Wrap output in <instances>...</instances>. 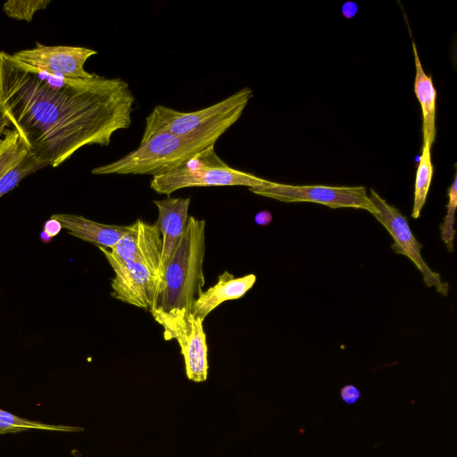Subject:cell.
Masks as SVG:
<instances>
[{
	"mask_svg": "<svg viewBox=\"0 0 457 457\" xmlns=\"http://www.w3.org/2000/svg\"><path fill=\"white\" fill-rule=\"evenodd\" d=\"M27 430H47L56 432H79L82 428L47 424L30 420L0 409V435Z\"/></svg>",
	"mask_w": 457,
	"mask_h": 457,
	"instance_id": "e0dca14e",
	"label": "cell"
},
{
	"mask_svg": "<svg viewBox=\"0 0 457 457\" xmlns=\"http://www.w3.org/2000/svg\"><path fill=\"white\" fill-rule=\"evenodd\" d=\"M114 271L111 295L123 303L151 311L159 278L145 265L124 260L110 249L98 246Z\"/></svg>",
	"mask_w": 457,
	"mask_h": 457,
	"instance_id": "9c48e42d",
	"label": "cell"
},
{
	"mask_svg": "<svg viewBox=\"0 0 457 457\" xmlns=\"http://www.w3.org/2000/svg\"><path fill=\"white\" fill-rule=\"evenodd\" d=\"M44 168L29 151L0 179V198L12 191L28 175Z\"/></svg>",
	"mask_w": 457,
	"mask_h": 457,
	"instance_id": "d6986e66",
	"label": "cell"
},
{
	"mask_svg": "<svg viewBox=\"0 0 457 457\" xmlns=\"http://www.w3.org/2000/svg\"><path fill=\"white\" fill-rule=\"evenodd\" d=\"M39 238L43 243L48 244L53 241V237L47 235L44 230L39 234Z\"/></svg>",
	"mask_w": 457,
	"mask_h": 457,
	"instance_id": "4316f807",
	"label": "cell"
},
{
	"mask_svg": "<svg viewBox=\"0 0 457 457\" xmlns=\"http://www.w3.org/2000/svg\"><path fill=\"white\" fill-rule=\"evenodd\" d=\"M111 251L124 260L145 265L160 281L162 237L155 223L137 219L129 225L127 232Z\"/></svg>",
	"mask_w": 457,
	"mask_h": 457,
	"instance_id": "8fae6325",
	"label": "cell"
},
{
	"mask_svg": "<svg viewBox=\"0 0 457 457\" xmlns=\"http://www.w3.org/2000/svg\"><path fill=\"white\" fill-rule=\"evenodd\" d=\"M249 190L253 194L284 203L309 202L333 209H362L371 214L376 212L364 187L297 186L270 181L265 186Z\"/></svg>",
	"mask_w": 457,
	"mask_h": 457,
	"instance_id": "8992f818",
	"label": "cell"
},
{
	"mask_svg": "<svg viewBox=\"0 0 457 457\" xmlns=\"http://www.w3.org/2000/svg\"><path fill=\"white\" fill-rule=\"evenodd\" d=\"M412 52L415 64L413 89L421 108L423 144L431 147L436 135V112L437 94L431 76L427 75L424 71L414 42H412Z\"/></svg>",
	"mask_w": 457,
	"mask_h": 457,
	"instance_id": "9a60e30c",
	"label": "cell"
},
{
	"mask_svg": "<svg viewBox=\"0 0 457 457\" xmlns=\"http://www.w3.org/2000/svg\"><path fill=\"white\" fill-rule=\"evenodd\" d=\"M50 3L51 0H9L4 4L3 10L12 19L30 22L34 14Z\"/></svg>",
	"mask_w": 457,
	"mask_h": 457,
	"instance_id": "44dd1931",
	"label": "cell"
},
{
	"mask_svg": "<svg viewBox=\"0 0 457 457\" xmlns=\"http://www.w3.org/2000/svg\"><path fill=\"white\" fill-rule=\"evenodd\" d=\"M154 204L158 209V219L155 224L162 237L161 266L162 270L164 264L170 258L186 229L189 217L188 208L190 197H168L163 200H154Z\"/></svg>",
	"mask_w": 457,
	"mask_h": 457,
	"instance_id": "7c38bea8",
	"label": "cell"
},
{
	"mask_svg": "<svg viewBox=\"0 0 457 457\" xmlns=\"http://www.w3.org/2000/svg\"><path fill=\"white\" fill-rule=\"evenodd\" d=\"M370 198L376 209L372 215L388 231L394 240L391 245L392 250L411 261L422 274L427 287H433L436 292L446 296L449 285L443 281L440 275L432 270L425 262L420 253L422 245L414 237L407 218L372 188L370 189Z\"/></svg>",
	"mask_w": 457,
	"mask_h": 457,
	"instance_id": "52a82bcc",
	"label": "cell"
},
{
	"mask_svg": "<svg viewBox=\"0 0 457 457\" xmlns=\"http://www.w3.org/2000/svg\"><path fill=\"white\" fill-rule=\"evenodd\" d=\"M97 52L91 48L71 46H44L37 43L12 55L18 62L48 74L69 79H91L95 73L85 71L88 58Z\"/></svg>",
	"mask_w": 457,
	"mask_h": 457,
	"instance_id": "30bf717a",
	"label": "cell"
},
{
	"mask_svg": "<svg viewBox=\"0 0 457 457\" xmlns=\"http://www.w3.org/2000/svg\"><path fill=\"white\" fill-rule=\"evenodd\" d=\"M62 229V224L56 219L51 217L45 224L43 230L51 237H56Z\"/></svg>",
	"mask_w": 457,
	"mask_h": 457,
	"instance_id": "603a6c76",
	"label": "cell"
},
{
	"mask_svg": "<svg viewBox=\"0 0 457 457\" xmlns=\"http://www.w3.org/2000/svg\"><path fill=\"white\" fill-rule=\"evenodd\" d=\"M51 217L62 224L69 234L106 249H112L127 232L129 225H109L71 213H55Z\"/></svg>",
	"mask_w": 457,
	"mask_h": 457,
	"instance_id": "5bb4252c",
	"label": "cell"
},
{
	"mask_svg": "<svg viewBox=\"0 0 457 457\" xmlns=\"http://www.w3.org/2000/svg\"><path fill=\"white\" fill-rule=\"evenodd\" d=\"M134 102L120 78L54 76L0 52V112L44 168L85 145H108L130 126Z\"/></svg>",
	"mask_w": 457,
	"mask_h": 457,
	"instance_id": "6da1fadb",
	"label": "cell"
},
{
	"mask_svg": "<svg viewBox=\"0 0 457 457\" xmlns=\"http://www.w3.org/2000/svg\"><path fill=\"white\" fill-rule=\"evenodd\" d=\"M225 129L179 137L166 131L143 136L139 146L119 160L92 170L96 175L157 176L178 168L201 152L214 146Z\"/></svg>",
	"mask_w": 457,
	"mask_h": 457,
	"instance_id": "3957f363",
	"label": "cell"
},
{
	"mask_svg": "<svg viewBox=\"0 0 457 457\" xmlns=\"http://www.w3.org/2000/svg\"><path fill=\"white\" fill-rule=\"evenodd\" d=\"M205 221L189 216L186 229L164 264L151 313L188 314L205 283Z\"/></svg>",
	"mask_w": 457,
	"mask_h": 457,
	"instance_id": "7a4b0ae2",
	"label": "cell"
},
{
	"mask_svg": "<svg viewBox=\"0 0 457 457\" xmlns=\"http://www.w3.org/2000/svg\"><path fill=\"white\" fill-rule=\"evenodd\" d=\"M10 126L11 124L9 120L0 112V139L1 137L4 136V132L6 130V128Z\"/></svg>",
	"mask_w": 457,
	"mask_h": 457,
	"instance_id": "484cf974",
	"label": "cell"
},
{
	"mask_svg": "<svg viewBox=\"0 0 457 457\" xmlns=\"http://www.w3.org/2000/svg\"><path fill=\"white\" fill-rule=\"evenodd\" d=\"M357 6L352 2H347L342 6V12L346 18L354 16L357 12Z\"/></svg>",
	"mask_w": 457,
	"mask_h": 457,
	"instance_id": "d4e9b609",
	"label": "cell"
},
{
	"mask_svg": "<svg viewBox=\"0 0 457 457\" xmlns=\"http://www.w3.org/2000/svg\"><path fill=\"white\" fill-rule=\"evenodd\" d=\"M28 150L21 139L18 132L11 128L4 132L0 139V179L12 168L26 154Z\"/></svg>",
	"mask_w": 457,
	"mask_h": 457,
	"instance_id": "ac0fdd59",
	"label": "cell"
},
{
	"mask_svg": "<svg viewBox=\"0 0 457 457\" xmlns=\"http://www.w3.org/2000/svg\"><path fill=\"white\" fill-rule=\"evenodd\" d=\"M430 149L431 147L428 145H422L414 184L413 206L411 214L413 219H418L420 216L432 180L434 168Z\"/></svg>",
	"mask_w": 457,
	"mask_h": 457,
	"instance_id": "2e32d148",
	"label": "cell"
},
{
	"mask_svg": "<svg viewBox=\"0 0 457 457\" xmlns=\"http://www.w3.org/2000/svg\"><path fill=\"white\" fill-rule=\"evenodd\" d=\"M360 395V390L353 385H346L340 391L342 400L347 404H353L356 403L359 400Z\"/></svg>",
	"mask_w": 457,
	"mask_h": 457,
	"instance_id": "7402d4cb",
	"label": "cell"
},
{
	"mask_svg": "<svg viewBox=\"0 0 457 457\" xmlns=\"http://www.w3.org/2000/svg\"><path fill=\"white\" fill-rule=\"evenodd\" d=\"M163 328L166 341L175 339L179 345L185 361L186 373L190 380L203 382L208 374V347L204 330V320L188 314H152Z\"/></svg>",
	"mask_w": 457,
	"mask_h": 457,
	"instance_id": "ba28073f",
	"label": "cell"
},
{
	"mask_svg": "<svg viewBox=\"0 0 457 457\" xmlns=\"http://www.w3.org/2000/svg\"><path fill=\"white\" fill-rule=\"evenodd\" d=\"M256 276L247 274L243 277L235 276L225 270L218 277L216 284L203 291L194 302L191 312L204 320L205 317L216 307L228 300H235L243 297L254 285Z\"/></svg>",
	"mask_w": 457,
	"mask_h": 457,
	"instance_id": "4fadbf2b",
	"label": "cell"
},
{
	"mask_svg": "<svg viewBox=\"0 0 457 457\" xmlns=\"http://www.w3.org/2000/svg\"><path fill=\"white\" fill-rule=\"evenodd\" d=\"M210 147L187 163L166 173L154 176L150 187L158 194L170 195L185 187L245 186L249 188L267 185L270 180L228 166Z\"/></svg>",
	"mask_w": 457,
	"mask_h": 457,
	"instance_id": "5b68a950",
	"label": "cell"
},
{
	"mask_svg": "<svg viewBox=\"0 0 457 457\" xmlns=\"http://www.w3.org/2000/svg\"><path fill=\"white\" fill-rule=\"evenodd\" d=\"M253 96L251 88L244 87L217 104L190 112L156 105L145 119L143 136L166 131L179 137H191L209 130H227L240 118Z\"/></svg>",
	"mask_w": 457,
	"mask_h": 457,
	"instance_id": "277c9868",
	"label": "cell"
},
{
	"mask_svg": "<svg viewBox=\"0 0 457 457\" xmlns=\"http://www.w3.org/2000/svg\"><path fill=\"white\" fill-rule=\"evenodd\" d=\"M256 224L267 226L272 221V214L269 211H261L254 217Z\"/></svg>",
	"mask_w": 457,
	"mask_h": 457,
	"instance_id": "cb8c5ba5",
	"label": "cell"
},
{
	"mask_svg": "<svg viewBox=\"0 0 457 457\" xmlns=\"http://www.w3.org/2000/svg\"><path fill=\"white\" fill-rule=\"evenodd\" d=\"M448 203L446 204V214L440 225L441 238L449 252L453 251V240L455 236L454 215L457 206V176L454 175L453 181L447 190Z\"/></svg>",
	"mask_w": 457,
	"mask_h": 457,
	"instance_id": "ffe728a7",
	"label": "cell"
}]
</instances>
